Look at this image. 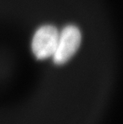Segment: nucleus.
Segmentation results:
<instances>
[{
	"mask_svg": "<svg viewBox=\"0 0 123 124\" xmlns=\"http://www.w3.org/2000/svg\"><path fill=\"white\" fill-rule=\"evenodd\" d=\"M82 40L80 29L74 25H68L61 31L53 60L55 64L62 65L68 62L79 49Z\"/></svg>",
	"mask_w": 123,
	"mask_h": 124,
	"instance_id": "obj_1",
	"label": "nucleus"
},
{
	"mask_svg": "<svg viewBox=\"0 0 123 124\" xmlns=\"http://www.w3.org/2000/svg\"><path fill=\"white\" fill-rule=\"evenodd\" d=\"M59 35L58 29L53 25H44L35 33L32 40V51L38 60L53 57L57 46Z\"/></svg>",
	"mask_w": 123,
	"mask_h": 124,
	"instance_id": "obj_2",
	"label": "nucleus"
}]
</instances>
